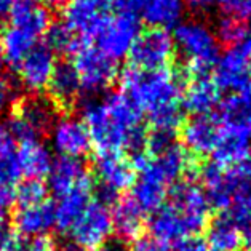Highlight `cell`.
<instances>
[{
  "label": "cell",
  "mask_w": 251,
  "mask_h": 251,
  "mask_svg": "<svg viewBox=\"0 0 251 251\" xmlns=\"http://www.w3.org/2000/svg\"><path fill=\"white\" fill-rule=\"evenodd\" d=\"M82 119L91 148L98 152H130L134 170L149 157L143 114L122 91L87 100L82 106Z\"/></svg>",
  "instance_id": "cell-1"
},
{
  "label": "cell",
  "mask_w": 251,
  "mask_h": 251,
  "mask_svg": "<svg viewBox=\"0 0 251 251\" xmlns=\"http://www.w3.org/2000/svg\"><path fill=\"white\" fill-rule=\"evenodd\" d=\"M122 88L141 114L148 115L152 130L176 131L184 122L182 93L189 77L184 67L146 72L128 66L120 75Z\"/></svg>",
  "instance_id": "cell-2"
},
{
  "label": "cell",
  "mask_w": 251,
  "mask_h": 251,
  "mask_svg": "<svg viewBox=\"0 0 251 251\" xmlns=\"http://www.w3.org/2000/svg\"><path fill=\"white\" fill-rule=\"evenodd\" d=\"M171 37L175 42V50L186 58V64L182 67L189 80L210 77V72L221 54V45L213 29L201 20H187L177 24Z\"/></svg>",
  "instance_id": "cell-3"
},
{
  "label": "cell",
  "mask_w": 251,
  "mask_h": 251,
  "mask_svg": "<svg viewBox=\"0 0 251 251\" xmlns=\"http://www.w3.org/2000/svg\"><path fill=\"white\" fill-rule=\"evenodd\" d=\"M56 120V106L50 98L34 95L16 102L7 126L13 141L20 144L26 141H40L50 133Z\"/></svg>",
  "instance_id": "cell-4"
},
{
  "label": "cell",
  "mask_w": 251,
  "mask_h": 251,
  "mask_svg": "<svg viewBox=\"0 0 251 251\" xmlns=\"http://www.w3.org/2000/svg\"><path fill=\"white\" fill-rule=\"evenodd\" d=\"M66 235L75 251H95L104 247L112 235L111 208L98 199L90 200Z\"/></svg>",
  "instance_id": "cell-5"
},
{
  "label": "cell",
  "mask_w": 251,
  "mask_h": 251,
  "mask_svg": "<svg viewBox=\"0 0 251 251\" xmlns=\"http://www.w3.org/2000/svg\"><path fill=\"white\" fill-rule=\"evenodd\" d=\"M93 175L100 184V199L106 205L117 201L120 192L131 189L136 170L122 152H98L93 162Z\"/></svg>",
  "instance_id": "cell-6"
},
{
  "label": "cell",
  "mask_w": 251,
  "mask_h": 251,
  "mask_svg": "<svg viewBox=\"0 0 251 251\" xmlns=\"http://www.w3.org/2000/svg\"><path fill=\"white\" fill-rule=\"evenodd\" d=\"M175 42L170 30L149 27L141 30L130 48L128 58L134 69L154 72L167 69L175 58Z\"/></svg>",
  "instance_id": "cell-7"
},
{
  "label": "cell",
  "mask_w": 251,
  "mask_h": 251,
  "mask_svg": "<svg viewBox=\"0 0 251 251\" xmlns=\"http://www.w3.org/2000/svg\"><path fill=\"white\" fill-rule=\"evenodd\" d=\"M206 223L203 219L187 216L168 203L151 214L148 227L155 242L163 247H171L201 234V230L206 229Z\"/></svg>",
  "instance_id": "cell-8"
},
{
  "label": "cell",
  "mask_w": 251,
  "mask_h": 251,
  "mask_svg": "<svg viewBox=\"0 0 251 251\" xmlns=\"http://www.w3.org/2000/svg\"><path fill=\"white\" fill-rule=\"evenodd\" d=\"M72 64L80 78L82 91L90 95L106 91L119 77V64L90 44L83 45L74 54Z\"/></svg>",
  "instance_id": "cell-9"
},
{
  "label": "cell",
  "mask_w": 251,
  "mask_h": 251,
  "mask_svg": "<svg viewBox=\"0 0 251 251\" xmlns=\"http://www.w3.org/2000/svg\"><path fill=\"white\" fill-rule=\"evenodd\" d=\"M109 18L106 0H69L63 10V23L85 44L100 35Z\"/></svg>",
  "instance_id": "cell-10"
},
{
  "label": "cell",
  "mask_w": 251,
  "mask_h": 251,
  "mask_svg": "<svg viewBox=\"0 0 251 251\" xmlns=\"http://www.w3.org/2000/svg\"><path fill=\"white\" fill-rule=\"evenodd\" d=\"M141 34V21L136 15L117 13L109 18L96 37L98 50L115 63L124 59L130 53V48Z\"/></svg>",
  "instance_id": "cell-11"
},
{
  "label": "cell",
  "mask_w": 251,
  "mask_h": 251,
  "mask_svg": "<svg viewBox=\"0 0 251 251\" xmlns=\"http://www.w3.org/2000/svg\"><path fill=\"white\" fill-rule=\"evenodd\" d=\"M201 181L205 186V197L208 205L216 208V210L229 208L238 195L251 189L237 176L232 168L226 171L213 162L201 168Z\"/></svg>",
  "instance_id": "cell-12"
},
{
  "label": "cell",
  "mask_w": 251,
  "mask_h": 251,
  "mask_svg": "<svg viewBox=\"0 0 251 251\" xmlns=\"http://www.w3.org/2000/svg\"><path fill=\"white\" fill-rule=\"evenodd\" d=\"M48 134L53 149L59 157L80 160L91 151V141L83 122L72 115L58 119Z\"/></svg>",
  "instance_id": "cell-13"
},
{
  "label": "cell",
  "mask_w": 251,
  "mask_h": 251,
  "mask_svg": "<svg viewBox=\"0 0 251 251\" xmlns=\"http://www.w3.org/2000/svg\"><path fill=\"white\" fill-rule=\"evenodd\" d=\"M213 82L219 91H230L232 95L251 91L248 56L240 50V47L227 48L223 56H219L214 66Z\"/></svg>",
  "instance_id": "cell-14"
},
{
  "label": "cell",
  "mask_w": 251,
  "mask_h": 251,
  "mask_svg": "<svg viewBox=\"0 0 251 251\" xmlns=\"http://www.w3.org/2000/svg\"><path fill=\"white\" fill-rule=\"evenodd\" d=\"M56 66V56L44 44H37L18 67L21 85L30 93L37 95L48 87Z\"/></svg>",
  "instance_id": "cell-15"
},
{
  "label": "cell",
  "mask_w": 251,
  "mask_h": 251,
  "mask_svg": "<svg viewBox=\"0 0 251 251\" xmlns=\"http://www.w3.org/2000/svg\"><path fill=\"white\" fill-rule=\"evenodd\" d=\"M47 189L56 197L78 191V189L91 187V179L87 167L77 158L58 157L53 160L51 170L47 176Z\"/></svg>",
  "instance_id": "cell-16"
},
{
  "label": "cell",
  "mask_w": 251,
  "mask_h": 251,
  "mask_svg": "<svg viewBox=\"0 0 251 251\" xmlns=\"http://www.w3.org/2000/svg\"><path fill=\"white\" fill-rule=\"evenodd\" d=\"M211 155L213 163L221 168L243 163L251 157V133L242 126L221 125L218 144Z\"/></svg>",
  "instance_id": "cell-17"
},
{
  "label": "cell",
  "mask_w": 251,
  "mask_h": 251,
  "mask_svg": "<svg viewBox=\"0 0 251 251\" xmlns=\"http://www.w3.org/2000/svg\"><path fill=\"white\" fill-rule=\"evenodd\" d=\"M221 125L216 117L197 115L182 125V144L184 149L195 155H210L218 144Z\"/></svg>",
  "instance_id": "cell-18"
},
{
  "label": "cell",
  "mask_w": 251,
  "mask_h": 251,
  "mask_svg": "<svg viewBox=\"0 0 251 251\" xmlns=\"http://www.w3.org/2000/svg\"><path fill=\"white\" fill-rule=\"evenodd\" d=\"M18 235L24 238H44L54 227V205L48 200L37 205L18 206L13 214Z\"/></svg>",
  "instance_id": "cell-19"
},
{
  "label": "cell",
  "mask_w": 251,
  "mask_h": 251,
  "mask_svg": "<svg viewBox=\"0 0 251 251\" xmlns=\"http://www.w3.org/2000/svg\"><path fill=\"white\" fill-rule=\"evenodd\" d=\"M53 155L50 149L42 141H26L20 143L15 151V165L18 175L24 179L42 181L48 176L53 165Z\"/></svg>",
  "instance_id": "cell-20"
},
{
  "label": "cell",
  "mask_w": 251,
  "mask_h": 251,
  "mask_svg": "<svg viewBox=\"0 0 251 251\" xmlns=\"http://www.w3.org/2000/svg\"><path fill=\"white\" fill-rule=\"evenodd\" d=\"M47 88L50 91V101L54 106L69 107L75 104L80 98L82 85L74 64L69 61L56 63Z\"/></svg>",
  "instance_id": "cell-21"
},
{
  "label": "cell",
  "mask_w": 251,
  "mask_h": 251,
  "mask_svg": "<svg viewBox=\"0 0 251 251\" xmlns=\"http://www.w3.org/2000/svg\"><path fill=\"white\" fill-rule=\"evenodd\" d=\"M221 102V93L214 85L213 78H194L186 85L184 93H182V109L197 115H208L216 111L218 104Z\"/></svg>",
  "instance_id": "cell-22"
},
{
  "label": "cell",
  "mask_w": 251,
  "mask_h": 251,
  "mask_svg": "<svg viewBox=\"0 0 251 251\" xmlns=\"http://www.w3.org/2000/svg\"><path fill=\"white\" fill-rule=\"evenodd\" d=\"M170 205L191 218L208 221L210 205L206 201L205 192L192 181H177L170 189Z\"/></svg>",
  "instance_id": "cell-23"
},
{
  "label": "cell",
  "mask_w": 251,
  "mask_h": 251,
  "mask_svg": "<svg viewBox=\"0 0 251 251\" xmlns=\"http://www.w3.org/2000/svg\"><path fill=\"white\" fill-rule=\"evenodd\" d=\"M112 234L124 242H134L144 229V214L130 199L117 200L111 210Z\"/></svg>",
  "instance_id": "cell-24"
},
{
  "label": "cell",
  "mask_w": 251,
  "mask_h": 251,
  "mask_svg": "<svg viewBox=\"0 0 251 251\" xmlns=\"http://www.w3.org/2000/svg\"><path fill=\"white\" fill-rule=\"evenodd\" d=\"M10 26L23 29L39 39L45 34V30L51 24L50 11L39 3H29L23 0H16L10 11Z\"/></svg>",
  "instance_id": "cell-25"
},
{
  "label": "cell",
  "mask_w": 251,
  "mask_h": 251,
  "mask_svg": "<svg viewBox=\"0 0 251 251\" xmlns=\"http://www.w3.org/2000/svg\"><path fill=\"white\" fill-rule=\"evenodd\" d=\"M35 45H37V39L23 29L8 24L0 30V54L5 64L15 71H18L23 59Z\"/></svg>",
  "instance_id": "cell-26"
},
{
  "label": "cell",
  "mask_w": 251,
  "mask_h": 251,
  "mask_svg": "<svg viewBox=\"0 0 251 251\" xmlns=\"http://www.w3.org/2000/svg\"><path fill=\"white\" fill-rule=\"evenodd\" d=\"M184 10L182 0H146L139 13L141 20L149 27L168 30L181 23Z\"/></svg>",
  "instance_id": "cell-27"
},
{
  "label": "cell",
  "mask_w": 251,
  "mask_h": 251,
  "mask_svg": "<svg viewBox=\"0 0 251 251\" xmlns=\"http://www.w3.org/2000/svg\"><path fill=\"white\" fill-rule=\"evenodd\" d=\"M91 200V187L78 189V191L69 192L58 199L54 205V227L63 234H67L75 219L80 216L85 206Z\"/></svg>",
  "instance_id": "cell-28"
},
{
  "label": "cell",
  "mask_w": 251,
  "mask_h": 251,
  "mask_svg": "<svg viewBox=\"0 0 251 251\" xmlns=\"http://www.w3.org/2000/svg\"><path fill=\"white\" fill-rule=\"evenodd\" d=\"M214 117L221 125L242 126L251 133V91L230 95L218 104Z\"/></svg>",
  "instance_id": "cell-29"
},
{
  "label": "cell",
  "mask_w": 251,
  "mask_h": 251,
  "mask_svg": "<svg viewBox=\"0 0 251 251\" xmlns=\"http://www.w3.org/2000/svg\"><path fill=\"white\" fill-rule=\"evenodd\" d=\"M206 242L211 251H238L243 245V237L242 230L227 216H221L210 224Z\"/></svg>",
  "instance_id": "cell-30"
},
{
  "label": "cell",
  "mask_w": 251,
  "mask_h": 251,
  "mask_svg": "<svg viewBox=\"0 0 251 251\" xmlns=\"http://www.w3.org/2000/svg\"><path fill=\"white\" fill-rule=\"evenodd\" d=\"M44 39L45 40L42 44L50 48L53 53L59 54H75L83 45H87L63 21L51 23L45 30Z\"/></svg>",
  "instance_id": "cell-31"
},
{
  "label": "cell",
  "mask_w": 251,
  "mask_h": 251,
  "mask_svg": "<svg viewBox=\"0 0 251 251\" xmlns=\"http://www.w3.org/2000/svg\"><path fill=\"white\" fill-rule=\"evenodd\" d=\"M214 35L219 42V45L227 48H235L243 44V40L248 37L250 30L247 21L235 20V18H229L221 15L216 20V26H214Z\"/></svg>",
  "instance_id": "cell-32"
},
{
  "label": "cell",
  "mask_w": 251,
  "mask_h": 251,
  "mask_svg": "<svg viewBox=\"0 0 251 251\" xmlns=\"http://www.w3.org/2000/svg\"><path fill=\"white\" fill-rule=\"evenodd\" d=\"M15 141L8 131L7 124L0 119V179L16 182L20 177L15 165Z\"/></svg>",
  "instance_id": "cell-33"
},
{
  "label": "cell",
  "mask_w": 251,
  "mask_h": 251,
  "mask_svg": "<svg viewBox=\"0 0 251 251\" xmlns=\"http://www.w3.org/2000/svg\"><path fill=\"white\" fill-rule=\"evenodd\" d=\"M48 189L44 181L24 179L18 187H15V201L18 206L37 205L47 200Z\"/></svg>",
  "instance_id": "cell-34"
},
{
  "label": "cell",
  "mask_w": 251,
  "mask_h": 251,
  "mask_svg": "<svg viewBox=\"0 0 251 251\" xmlns=\"http://www.w3.org/2000/svg\"><path fill=\"white\" fill-rule=\"evenodd\" d=\"M227 218L240 230H251V189L232 201Z\"/></svg>",
  "instance_id": "cell-35"
},
{
  "label": "cell",
  "mask_w": 251,
  "mask_h": 251,
  "mask_svg": "<svg viewBox=\"0 0 251 251\" xmlns=\"http://www.w3.org/2000/svg\"><path fill=\"white\" fill-rule=\"evenodd\" d=\"M176 144V131L152 130L148 134V152L151 155L163 154Z\"/></svg>",
  "instance_id": "cell-36"
},
{
  "label": "cell",
  "mask_w": 251,
  "mask_h": 251,
  "mask_svg": "<svg viewBox=\"0 0 251 251\" xmlns=\"http://www.w3.org/2000/svg\"><path fill=\"white\" fill-rule=\"evenodd\" d=\"M219 10L224 16L247 21L251 18V0H219Z\"/></svg>",
  "instance_id": "cell-37"
},
{
  "label": "cell",
  "mask_w": 251,
  "mask_h": 251,
  "mask_svg": "<svg viewBox=\"0 0 251 251\" xmlns=\"http://www.w3.org/2000/svg\"><path fill=\"white\" fill-rule=\"evenodd\" d=\"M18 96H20V87L16 82L5 75H0V114L16 106Z\"/></svg>",
  "instance_id": "cell-38"
},
{
  "label": "cell",
  "mask_w": 251,
  "mask_h": 251,
  "mask_svg": "<svg viewBox=\"0 0 251 251\" xmlns=\"http://www.w3.org/2000/svg\"><path fill=\"white\" fill-rule=\"evenodd\" d=\"M29 238H24L21 235L10 234L5 232L0 238V251H27L29 250Z\"/></svg>",
  "instance_id": "cell-39"
},
{
  "label": "cell",
  "mask_w": 251,
  "mask_h": 251,
  "mask_svg": "<svg viewBox=\"0 0 251 251\" xmlns=\"http://www.w3.org/2000/svg\"><path fill=\"white\" fill-rule=\"evenodd\" d=\"M13 201H15V184L10 181L0 179V221L7 216Z\"/></svg>",
  "instance_id": "cell-40"
},
{
  "label": "cell",
  "mask_w": 251,
  "mask_h": 251,
  "mask_svg": "<svg viewBox=\"0 0 251 251\" xmlns=\"http://www.w3.org/2000/svg\"><path fill=\"white\" fill-rule=\"evenodd\" d=\"M109 8H115L117 13L136 15L143 10L146 0H106Z\"/></svg>",
  "instance_id": "cell-41"
},
{
  "label": "cell",
  "mask_w": 251,
  "mask_h": 251,
  "mask_svg": "<svg viewBox=\"0 0 251 251\" xmlns=\"http://www.w3.org/2000/svg\"><path fill=\"white\" fill-rule=\"evenodd\" d=\"M163 250H165L163 245L155 242L152 237H144V235H141L134 242H131V248H130V251H163Z\"/></svg>",
  "instance_id": "cell-42"
},
{
  "label": "cell",
  "mask_w": 251,
  "mask_h": 251,
  "mask_svg": "<svg viewBox=\"0 0 251 251\" xmlns=\"http://www.w3.org/2000/svg\"><path fill=\"white\" fill-rule=\"evenodd\" d=\"M184 7H187L192 13H206L219 3V0H182Z\"/></svg>",
  "instance_id": "cell-43"
},
{
  "label": "cell",
  "mask_w": 251,
  "mask_h": 251,
  "mask_svg": "<svg viewBox=\"0 0 251 251\" xmlns=\"http://www.w3.org/2000/svg\"><path fill=\"white\" fill-rule=\"evenodd\" d=\"M163 251H206V250H205V247L200 242L184 240V242H179V243H176V245H171V247L165 248Z\"/></svg>",
  "instance_id": "cell-44"
},
{
  "label": "cell",
  "mask_w": 251,
  "mask_h": 251,
  "mask_svg": "<svg viewBox=\"0 0 251 251\" xmlns=\"http://www.w3.org/2000/svg\"><path fill=\"white\" fill-rule=\"evenodd\" d=\"M27 251H58V250L54 248V245L47 237H44V238H32L29 242Z\"/></svg>",
  "instance_id": "cell-45"
},
{
  "label": "cell",
  "mask_w": 251,
  "mask_h": 251,
  "mask_svg": "<svg viewBox=\"0 0 251 251\" xmlns=\"http://www.w3.org/2000/svg\"><path fill=\"white\" fill-rule=\"evenodd\" d=\"M15 2L16 0H0V21L5 20V18L10 15Z\"/></svg>",
  "instance_id": "cell-46"
},
{
  "label": "cell",
  "mask_w": 251,
  "mask_h": 251,
  "mask_svg": "<svg viewBox=\"0 0 251 251\" xmlns=\"http://www.w3.org/2000/svg\"><path fill=\"white\" fill-rule=\"evenodd\" d=\"M240 50L247 54L248 58H251V34H248V37L243 40V44L240 45Z\"/></svg>",
  "instance_id": "cell-47"
},
{
  "label": "cell",
  "mask_w": 251,
  "mask_h": 251,
  "mask_svg": "<svg viewBox=\"0 0 251 251\" xmlns=\"http://www.w3.org/2000/svg\"><path fill=\"white\" fill-rule=\"evenodd\" d=\"M95 251H125V250L122 248L120 245H111V243H106V245H104V247L98 248V250H95Z\"/></svg>",
  "instance_id": "cell-48"
},
{
  "label": "cell",
  "mask_w": 251,
  "mask_h": 251,
  "mask_svg": "<svg viewBox=\"0 0 251 251\" xmlns=\"http://www.w3.org/2000/svg\"><path fill=\"white\" fill-rule=\"evenodd\" d=\"M51 5H54V7H63V5H66L69 0H48Z\"/></svg>",
  "instance_id": "cell-49"
},
{
  "label": "cell",
  "mask_w": 251,
  "mask_h": 251,
  "mask_svg": "<svg viewBox=\"0 0 251 251\" xmlns=\"http://www.w3.org/2000/svg\"><path fill=\"white\" fill-rule=\"evenodd\" d=\"M5 67H7V64H5V61H3V58H2V54H0V75H3Z\"/></svg>",
  "instance_id": "cell-50"
},
{
  "label": "cell",
  "mask_w": 251,
  "mask_h": 251,
  "mask_svg": "<svg viewBox=\"0 0 251 251\" xmlns=\"http://www.w3.org/2000/svg\"><path fill=\"white\" fill-rule=\"evenodd\" d=\"M247 250L251 251V230H248L247 234Z\"/></svg>",
  "instance_id": "cell-51"
},
{
  "label": "cell",
  "mask_w": 251,
  "mask_h": 251,
  "mask_svg": "<svg viewBox=\"0 0 251 251\" xmlns=\"http://www.w3.org/2000/svg\"><path fill=\"white\" fill-rule=\"evenodd\" d=\"M23 2H29V3H37L40 0H23Z\"/></svg>",
  "instance_id": "cell-52"
},
{
  "label": "cell",
  "mask_w": 251,
  "mask_h": 251,
  "mask_svg": "<svg viewBox=\"0 0 251 251\" xmlns=\"http://www.w3.org/2000/svg\"><path fill=\"white\" fill-rule=\"evenodd\" d=\"M3 234H5V230H3L2 227H0V238H2V235H3Z\"/></svg>",
  "instance_id": "cell-53"
},
{
  "label": "cell",
  "mask_w": 251,
  "mask_h": 251,
  "mask_svg": "<svg viewBox=\"0 0 251 251\" xmlns=\"http://www.w3.org/2000/svg\"><path fill=\"white\" fill-rule=\"evenodd\" d=\"M248 72H250V77H251V63L248 64Z\"/></svg>",
  "instance_id": "cell-54"
}]
</instances>
